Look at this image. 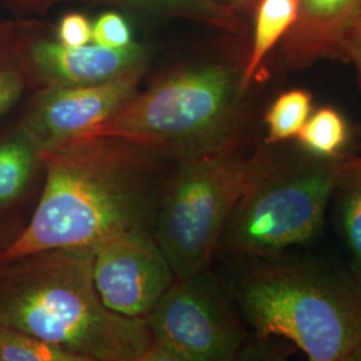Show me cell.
<instances>
[{
    "label": "cell",
    "instance_id": "obj_1",
    "mask_svg": "<svg viewBox=\"0 0 361 361\" xmlns=\"http://www.w3.org/2000/svg\"><path fill=\"white\" fill-rule=\"evenodd\" d=\"M161 158L116 137H80L40 152L46 180L38 207L0 250V262L150 231L159 202Z\"/></svg>",
    "mask_w": 361,
    "mask_h": 361
},
{
    "label": "cell",
    "instance_id": "obj_2",
    "mask_svg": "<svg viewBox=\"0 0 361 361\" xmlns=\"http://www.w3.org/2000/svg\"><path fill=\"white\" fill-rule=\"evenodd\" d=\"M92 247L42 250L0 262V324L80 361H149L145 319L109 310L92 280Z\"/></svg>",
    "mask_w": 361,
    "mask_h": 361
},
{
    "label": "cell",
    "instance_id": "obj_3",
    "mask_svg": "<svg viewBox=\"0 0 361 361\" xmlns=\"http://www.w3.org/2000/svg\"><path fill=\"white\" fill-rule=\"evenodd\" d=\"M237 298L261 340H288L312 361H361V279L281 256L259 259Z\"/></svg>",
    "mask_w": 361,
    "mask_h": 361
},
{
    "label": "cell",
    "instance_id": "obj_4",
    "mask_svg": "<svg viewBox=\"0 0 361 361\" xmlns=\"http://www.w3.org/2000/svg\"><path fill=\"white\" fill-rule=\"evenodd\" d=\"M241 79L222 63L183 68L135 94L83 137H116L176 159L237 145Z\"/></svg>",
    "mask_w": 361,
    "mask_h": 361
},
{
    "label": "cell",
    "instance_id": "obj_5",
    "mask_svg": "<svg viewBox=\"0 0 361 361\" xmlns=\"http://www.w3.org/2000/svg\"><path fill=\"white\" fill-rule=\"evenodd\" d=\"M345 155L328 158L296 149L259 150L257 166L222 237L233 253L256 259L281 256L323 226Z\"/></svg>",
    "mask_w": 361,
    "mask_h": 361
},
{
    "label": "cell",
    "instance_id": "obj_6",
    "mask_svg": "<svg viewBox=\"0 0 361 361\" xmlns=\"http://www.w3.org/2000/svg\"><path fill=\"white\" fill-rule=\"evenodd\" d=\"M258 157L259 150L246 155L233 145L178 159L159 197L153 225L155 241L177 280L205 271Z\"/></svg>",
    "mask_w": 361,
    "mask_h": 361
},
{
    "label": "cell",
    "instance_id": "obj_7",
    "mask_svg": "<svg viewBox=\"0 0 361 361\" xmlns=\"http://www.w3.org/2000/svg\"><path fill=\"white\" fill-rule=\"evenodd\" d=\"M145 320L153 337L149 361L232 360L244 340L217 286L202 273L173 283Z\"/></svg>",
    "mask_w": 361,
    "mask_h": 361
},
{
    "label": "cell",
    "instance_id": "obj_8",
    "mask_svg": "<svg viewBox=\"0 0 361 361\" xmlns=\"http://www.w3.org/2000/svg\"><path fill=\"white\" fill-rule=\"evenodd\" d=\"M92 280L104 305L146 319L173 284L174 273L150 231L122 233L92 247Z\"/></svg>",
    "mask_w": 361,
    "mask_h": 361
},
{
    "label": "cell",
    "instance_id": "obj_9",
    "mask_svg": "<svg viewBox=\"0 0 361 361\" xmlns=\"http://www.w3.org/2000/svg\"><path fill=\"white\" fill-rule=\"evenodd\" d=\"M142 74L141 67L101 83L50 86L39 94L22 126L40 152L80 138L129 102Z\"/></svg>",
    "mask_w": 361,
    "mask_h": 361
},
{
    "label": "cell",
    "instance_id": "obj_10",
    "mask_svg": "<svg viewBox=\"0 0 361 361\" xmlns=\"http://www.w3.org/2000/svg\"><path fill=\"white\" fill-rule=\"evenodd\" d=\"M145 50L140 44L109 49L99 44L68 47L59 42L40 40L28 54L37 75L50 86H83L107 82L143 67Z\"/></svg>",
    "mask_w": 361,
    "mask_h": 361
},
{
    "label": "cell",
    "instance_id": "obj_11",
    "mask_svg": "<svg viewBox=\"0 0 361 361\" xmlns=\"http://www.w3.org/2000/svg\"><path fill=\"white\" fill-rule=\"evenodd\" d=\"M360 13L361 0H300L296 22L285 35V63L297 68L347 54V35Z\"/></svg>",
    "mask_w": 361,
    "mask_h": 361
},
{
    "label": "cell",
    "instance_id": "obj_12",
    "mask_svg": "<svg viewBox=\"0 0 361 361\" xmlns=\"http://www.w3.org/2000/svg\"><path fill=\"white\" fill-rule=\"evenodd\" d=\"M38 162L40 150L23 126L0 140V210L25 194Z\"/></svg>",
    "mask_w": 361,
    "mask_h": 361
},
{
    "label": "cell",
    "instance_id": "obj_13",
    "mask_svg": "<svg viewBox=\"0 0 361 361\" xmlns=\"http://www.w3.org/2000/svg\"><path fill=\"white\" fill-rule=\"evenodd\" d=\"M300 0H261L256 18L253 49L243 70L241 86L245 92L271 49L296 22Z\"/></svg>",
    "mask_w": 361,
    "mask_h": 361
},
{
    "label": "cell",
    "instance_id": "obj_14",
    "mask_svg": "<svg viewBox=\"0 0 361 361\" xmlns=\"http://www.w3.org/2000/svg\"><path fill=\"white\" fill-rule=\"evenodd\" d=\"M340 192V219L352 257V273L361 279V155H345Z\"/></svg>",
    "mask_w": 361,
    "mask_h": 361
},
{
    "label": "cell",
    "instance_id": "obj_15",
    "mask_svg": "<svg viewBox=\"0 0 361 361\" xmlns=\"http://www.w3.org/2000/svg\"><path fill=\"white\" fill-rule=\"evenodd\" d=\"M137 11L157 15L186 18L228 30L238 31V20L231 7L219 0H114Z\"/></svg>",
    "mask_w": 361,
    "mask_h": 361
},
{
    "label": "cell",
    "instance_id": "obj_16",
    "mask_svg": "<svg viewBox=\"0 0 361 361\" xmlns=\"http://www.w3.org/2000/svg\"><path fill=\"white\" fill-rule=\"evenodd\" d=\"M296 140L297 145L310 154L341 157L349 141L348 123L334 107H322L310 114Z\"/></svg>",
    "mask_w": 361,
    "mask_h": 361
},
{
    "label": "cell",
    "instance_id": "obj_17",
    "mask_svg": "<svg viewBox=\"0 0 361 361\" xmlns=\"http://www.w3.org/2000/svg\"><path fill=\"white\" fill-rule=\"evenodd\" d=\"M310 114L312 95L308 91L295 89L279 95L265 114L267 145H279L296 138Z\"/></svg>",
    "mask_w": 361,
    "mask_h": 361
},
{
    "label": "cell",
    "instance_id": "obj_18",
    "mask_svg": "<svg viewBox=\"0 0 361 361\" xmlns=\"http://www.w3.org/2000/svg\"><path fill=\"white\" fill-rule=\"evenodd\" d=\"M0 361H80V359L18 328L0 324Z\"/></svg>",
    "mask_w": 361,
    "mask_h": 361
},
{
    "label": "cell",
    "instance_id": "obj_19",
    "mask_svg": "<svg viewBox=\"0 0 361 361\" xmlns=\"http://www.w3.org/2000/svg\"><path fill=\"white\" fill-rule=\"evenodd\" d=\"M92 42L109 49H125L133 44L126 19L116 13H104L92 25Z\"/></svg>",
    "mask_w": 361,
    "mask_h": 361
},
{
    "label": "cell",
    "instance_id": "obj_20",
    "mask_svg": "<svg viewBox=\"0 0 361 361\" xmlns=\"http://www.w3.org/2000/svg\"><path fill=\"white\" fill-rule=\"evenodd\" d=\"M25 86V68L16 61H0V118L20 99Z\"/></svg>",
    "mask_w": 361,
    "mask_h": 361
},
{
    "label": "cell",
    "instance_id": "obj_21",
    "mask_svg": "<svg viewBox=\"0 0 361 361\" xmlns=\"http://www.w3.org/2000/svg\"><path fill=\"white\" fill-rule=\"evenodd\" d=\"M58 38L59 43L68 47L89 44L92 40V25L82 13H68L59 23Z\"/></svg>",
    "mask_w": 361,
    "mask_h": 361
},
{
    "label": "cell",
    "instance_id": "obj_22",
    "mask_svg": "<svg viewBox=\"0 0 361 361\" xmlns=\"http://www.w3.org/2000/svg\"><path fill=\"white\" fill-rule=\"evenodd\" d=\"M345 52L355 62L361 79V15L349 30L347 40H345Z\"/></svg>",
    "mask_w": 361,
    "mask_h": 361
},
{
    "label": "cell",
    "instance_id": "obj_23",
    "mask_svg": "<svg viewBox=\"0 0 361 361\" xmlns=\"http://www.w3.org/2000/svg\"><path fill=\"white\" fill-rule=\"evenodd\" d=\"M13 8L25 13H40L50 7L55 0H6Z\"/></svg>",
    "mask_w": 361,
    "mask_h": 361
},
{
    "label": "cell",
    "instance_id": "obj_24",
    "mask_svg": "<svg viewBox=\"0 0 361 361\" xmlns=\"http://www.w3.org/2000/svg\"><path fill=\"white\" fill-rule=\"evenodd\" d=\"M238 1H246V0H238Z\"/></svg>",
    "mask_w": 361,
    "mask_h": 361
}]
</instances>
